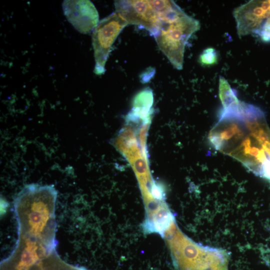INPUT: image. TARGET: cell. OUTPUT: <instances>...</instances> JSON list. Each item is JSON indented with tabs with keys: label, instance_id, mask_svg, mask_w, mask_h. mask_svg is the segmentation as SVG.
Returning a JSON list of instances; mask_svg holds the SVG:
<instances>
[{
	"label": "cell",
	"instance_id": "cell-1",
	"mask_svg": "<svg viewBox=\"0 0 270 270\" xmlns=\"http://www.w3.org/2000/svg\"><path fill=\"white\" fill-rule=\"evenodd\" d=\"M208 138L216 150L270 180V129L259 108L238 98L222 105Z\"/></svg>",
	"mask_w": 270,
	"mask_h": 270
},
{
	"label": "cell",
	"instance_id": "cell-2",
	"mask_svg": "<svg viewBox=\"0 0 270 270\" xmlns=\"http://www.w3.org/2000/svg\"><path fill=\"white\" fill-rule=\"evenodd\" d=\"M56 197L57 191L50 186L31 184L22 190L14 202L18 236L56 248Z\"/></svg>",
	"mask_w": 270,
	"mask_h": 270
},
{
	"label": "cell",
	"instance_id": "cell-3",
	"mask_svg": "<svg viewBox=\"0 0 270 270\" xmlns=\"http://www.w3.org/2000/svg\"><path fill=\"white\" fill-rule=\"evenodd\" d=\"M160 23L159 32L154 38L158 47L172 66L180 70L186 42L200 30V22L176 5Z\"/></svg>",
	"mask_w": 270,
	"mask_h": 270
},
{
	"label": "cell",
	"instance_id": "cell-4",
	"mask_svg": "<svg viewBox=\"0 0 270 270\" xmlns=\"http://www.w3.org/2000/svg\"><path fill=\"white\" fill-rule=\"evenodd\" d=\"M0 270H88L64 261L56 250L12 252L0 262Z\"/></svg>",
	"mask_w": 270,
	"mask_h": 270
},
{
	"label": "cell",
	"instance_id": "cell-5",
	"mask_svg": "<svg viewBox=\"0 0 270 270\" xmlns=\"http://www.w3.org/2000/svg\"><path fill=\"white\" fill-rule=\"evenodd\" d=\"M128 24L116 12L100 20L92 34L95 66L94 72L98 75L105 72V64L111 48L118 36Z\"/></svg>",
	"mask_w": 270,
	"mask_h": 270
},
{
	"label": "cell",
	"instance_id": "cell-6",
	"mask_svg": "<svg viewBox=\"0 0 270 270\" xmlns=\"http://www.w3.org/2000/svg\"><path fill=\"white\" fill-rule=\"evenodd\" d=\"M240 37L258 35L270 27V0H250L233 11Z\"/></svg>",
	"mask_w": 270,
	"mask_h": 270
},
{
	"label": "cell",
	"instance_id": "cell-7",
	"mask_svg": "<svg viewBox=\"0 0 270 270\" xmlns=\"http://www.w3.org/2000/svg\"><path fill=\"white\" fill-rule=\"evenodd\" d=\"M116 12L128 24L140 26L154 38L160 26L158 12L151 5L150 0H115Z\"/></svg>",
	"mask_w": 270,
	"mask_h": 270
},
{
	"label": "cell",
	"instance_id": "cell-8",
	"mask_svg": "<svg viewBox=\"0 0 270 270\" xmlns=\"http://www.w3.org/2000/svg\"><path fill=\"white\" fill-rule=\"evenodd\" d=\"M64 14L70 22L80 33L90 32L98 24V14L90 0H64Z\"/></svg>",
	"mask_w": 270,
	"mask_h": 270
},
{
	"label": "cell",
	"instance_id": "cell-9",
	"mask_svg": "<svg viewBox=\"0 0 270 270\" xmlns=\"http://www.w3.org/2000/svg\"><path fill=\"white\" fill-rule=\"evenodd\" d=\"M200 62L204 66H210L216 64L218 60L216 50L208 48L204 50L200 56Z\"/></svg>",
	"mask_w": 270,
	"mask_h": 270
}]
</instances>
